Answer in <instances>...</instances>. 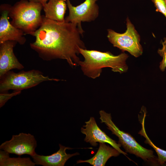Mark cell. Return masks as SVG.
I'll return each instance as SVG.
<instances>
[{
	"label": "cell",
	"mask_w": 166,
	"mask_h": 166,
	"mask_svg": "<svg viewBox=\"0 0 166 166\" xmlns=\"http://www.w3.org/2000/svg\"><path fill=\"white\" fill-rule=\"evenodd\" d=\"M30 1L38 2L41 3L42 4L46 2L49 0H28Z\"/></svg>",
	"instance_id": "44dd1931"
},
{
	"label": "cell",
	"mask_w": 166,
	"mask_h": 166,
	"mask_svg": "<svg viewBox=\"0 0 166 166\" xmlns=\"http://www.w3.org/2000/svg\"><path fill=\"white\" fill-rule=\"evenodd\" d=\"M79 52L84 57L83 61L79 63L84 74L93 79L100 76L102 69L110 67L112 71L122 73L127 71L126 60L128 56L122 53L114 55L109 52H102L80 48Z\"/></svg>",
	"instance_id": "7a4b0ae2"
},
{
	"label": "cell",
	"mask_w": 166,
	"mask_h": 166,
	"mask_svg": "<svg viewBox=\"0 0 166 166\" xmlns=\"http://www.w3.org/2000/svg\"><path fill=\"white\" fill-rule=\"evenodd\" d=\"M60 80L45 76L41 72L35 69L18 73L10 71L0 78V92H6L10 89L22 91L35 86L44 81Z\"/></svg>",
	"instance_id": "5b68a950"
},
{
	"label": "cell",
	"mask_w": 166,
	"mask_h": 166,
	"mask_svg": "<svg viewBox=\"0 0 166 166\" xmlns=\"http://www.w3.org/2000/svg\"><path fill=\"white\" fill-rule=\"evenodd\" d=\"M35 165L29 157H9L0 162V166H34Z\"/></svg>",
	"instance_id": "2e32d148"
},
{
	"label": "cell",
	"mask_w": 166,
	"mask_h": 166,
	"mask_svg": "<svg viewBox=\"0 0 166 166\" xmlns=\"http://www.w3.org/2000/svg\"><path fill=\"white\" fill-rule=\"evenodd\" d=\"M42 5L46 18L59 22L65 21L66 0H49Z\"/></svg>",
	"instance_id": "4fadbf2b"
},
{
	"label": "cell",
	"mask_w": 166,
	"mask_h": 166,
	"mask_svg": "<svg viewBox=\"0 0 166 166\" xmlns=\"http://www.w3.org/2000/svg\"><path fill=\"white\" fill-rule=\"evenodd\" d=\"M99 143L98 150L93 156L87 160H79L77 164L87 163L93 166H104L109 158L117 156L120 154L116 149L106 145L105 143Z\"/></svg>",
	"instance_id": "5bb4252c"
},
{
	"label": "cell",
	"mask_w": 166,
	"mask_h": 166,
	"mask_svg": "<svg viewBox=\"0 0 166 166\" xmlns=\"http://www.w3.org/2000/svg\"><path fill=\"white\" fill-rule=\"evenodd\" d=\"M37 145L34 135L22 132L13 135L10 140L2 143L0 149L19 156L27 154L31 156L36 153L35 149Z\"/></svg>",
	"instance_id": "ba28073f"
},
{
	"label": "cell",
	"mask_w": 166,
	"mask_h": 166,
	"mask_svg": "<svg viewBox=\"0 0 166 166\" xmlns=\"http://www.w3.org/2000/svg\"><path fill=\"white\" fill-rule=\"evenodd\" d=\"M85 125L81 128V132L85 135L84 140L93 146H96L97 142L107 143L118 150L120 153L126 156L127 154L120 148L121 145L109 137L98 127L94 117H91L85 122Z\"/></svg>",
	"instance_id": "30bf717a"
},
{
	"label": "cell",
	"mask_w": 166,
	"mask_h": 166,
	"mask_svg": "<svg viewBox=\"0 0 166 166\" xmlns=\"http://www.w3.org/2000/svg\"><path fill=\"white\" fill-rule=\"evenodd\" d=\"M98 0H85L80 5L74 6L70 0H66L69 14L65 18V21L76 25L83 34L81 22H91L98 17L99 9L97 3Z\"/></svg>",
	"instance_id": "52a82bcc"
},
{
	"label": "cell",
	"mask_w": 166,
	"mask_h": 166,
	"mask_svg": "<svg viewBox=\"0 0 166 166\" xmlns=\"http://www.w3.org/2000/svg\"><path fill=\"white\" fill-rule=\"evenodd\" d=\"M163 41L161 40L160 43L162 45L161 49H158V53L162 57V60L160 63V68L162 71H164L166 67V38H163Z\"/></svg>",
	"instance_id": "e0dca14e"
},
{
	"label": "cell",
	"mask_w": 166,
	"mask_h": 166,
	"mask_svg": "<svg viewBox=\"0 0 166 166\" xmlns=\"http://www.w3.org/2000/svg\"><path fill=\"white\" fill-rule=\"evenodd\" d=\"M17 43L8 41L0 44V78L11 69L24 68L14 53L13 49Z\"/></svg>",
	"instance_id": "8fae6325"
},
{
	"label": "cell",
	"mask_w": 166,
	"mask_h": 166,
	"mask_svg": "<svg viewBox=\"0 0 166 166\" xmlns=\"http://www.w3.org/2000/svg\"><path fill=\"white\" fill-rule=\"evenodd\" d=\"M146 116H144L141 122L142 128L138 133L145 138V143L152 147L157 154L158 161L159 164H164L166 162V151L156 146L148 137L144 127V121Z\"/></svg>",
	"instance_id": "9a60e30c"
},
{
	"label": "cell",
	"mask_w": 166,
	"mask_h": 166,
	"mask_svg": "<svg viewBox=\"0 0 166 166\" xmlns=\"http://www.w3.org/2000/svg\"><path fill=\"white\" fill-rule=\"evenodd\" d=\"M42 4L28 0H21L11 6L9 16L11 24L21 30L25 34L32 35L43 22Z\"/></svg>",
	"instance_id": "3957f363"
},
{
	"label": "cell",
	"mask_w": 166,
	"mask_h": 166,
	"mask_svg": "<svg viewBox=\"0 0 166 166\" xmlns=\"http://www.w3.org/2000/svg\"><path fill=\"white\" fill-rule=\"evenodd\" d=\"M21 91H14L11 93L6 92L0 93V107H2L7 101L12 97L20 94Z\"/></svg>",
	"instance_id": "ac0fdd59"
},
{
	"label": "cell",
	"mask_w": 166,
	"mask_h": 166,
	"mask_svg": "<svg viewBox=\"0 0 166 166\" xmlns=\"http://www.w3.org/2000/svg\"><path fill=\"white\" fill-rule=\"evenodd\" d=\"M99 114L101 123H104L112 134L118 137L119 143L122 146L126 152L134 154L147 162L159 164L157 158L153 155V151L143 147L129 134L121 130L113 121L110 113L101 110L99 111Z\"/></svg>",
	"instance_id": "277c9868"
},
{
	"label": "cell",
	"mask_w": 166,
	"mask_h": 166,
	"mask_svg": "<svg viewBox=\"0 0 166 166\" xmlns=\"http://www.w3.org/2000/svg\"><path fill=\"white\" fill-rule=\"evenodd\" d=\"M11 5L2 4L0 6V44L8 41L16 42L20 45L24 44L26 39L24 33L13 26L8 18Z\"/></svg>",
	"instance_id": "9c48e42d"
},
{
	"label": "cell",
	"mask_w": 166,
	"mask_h": 166,
	"mask_svg": "<svg viewBox=\"0 0 166 166\" xmlns=\"http://www.w3.org/2000/svg\"><path fill=\"white\" fill-rule=\"evenodd\" d=\"M126 30L122 34L108 29L107 37L113 46L138 57L143 53V48L140 43V36L128 17L126 19Z\"/></svg>",
	"instance_id": "8992f818"
},
{
	"label": "cell",
	"mask_w": 166,
	"mask_h": 166,
	"mask_svg": "<svg viewBox=\"0 0 166 166\" xmlns=\"http://www.w3.org/2000/svg\"><path fill=\"white\" fill-rule=\"evenodd\" d=\"M156 8V11L162 13L166 18V0H151Z\"/></svg>",
	"instance_id": "d6986e66"
},
{
	"label": "cell",
	"mask_w": 166,
	"mask_h": 166,
	"mask_svg": "<svg viewBox=\"0 0 166 166\" xmlns=\"http://www.w3.org/2000/svg\"><path fill=\"white\" fill-rule=\"evenodd\" d=\"M9 154L10 153L5 150H1L0 151V162L10 157Z\"/></svg>",
	"instance_id": "ffe728a7"
},
{
	"label": "cell",
	"mask_w": 166,
	"mask_h": 166,
	"mask_svg": "<svg viewBox=\"0 0 166 166\" xmlns=\"http://www.w3.org/2000/svg\"><path fill=\"white\" fill-rule=\"evenodd\" d=\"M43 18L41 26L32 35L35 40L30 43L31 48L44 60L62 59L71 66H78L79 48L85 49L80 38L83 33L72 23Z\"/></svg>",
	"instance_id": "6da1fadb"
},
{
	"label": "cell",
	"mask_w": 166,
	"mask_h": 166,
	"mask_svg": "<svg viewBox=\"0 0 166 166\" xmlns=\"http://www.w3.org/2000/svg\"><path fill=\"white\" fill-rule=\"evenodd\" d=\"M59 149L57 152L49 156L39 155L36 153L31 156L36 164L43 166H64L66 161L71 157L79 155L78 152L67 154V149L73 148L66 147L59 144Z\"/></svg>",
	"instance_id": "7c38bea8"
}]
</instances>
